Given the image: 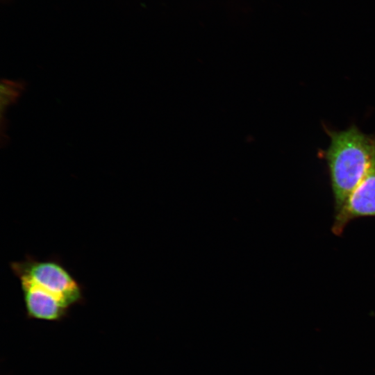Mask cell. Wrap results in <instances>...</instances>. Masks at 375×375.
<instances>
[{"mask_svg": "<svg viewBox=\"0 0 375 375\" xmlns=\"http://www.w3.org/2000/svg\"><path fill=\"white\" fill-rule=\"evenodd\" d=\"M18 279L28 318L56 322L84 300L83 285L57 257L26 255L10 263Z\"/></svg>", "mask_w": 375, "mask_h": 375, "instance_id": "cell-1", "label": "cell"}, {"mask_svg": "<svg viewBox=\"0 0 375 375\" xmlns=\"http://www.w3.org/2000/svg\"><path fill=\"white\" fill-rule=\"evenodd\" d=\"M330 144L326 160L335 212L375 166V137L352 125L342 131L327 130Z\"/></svg>", "mask_w": 375, "mask_h": 375, "instance_id": "cell-2", "label": "cell"}, {"mask_svg": "<svg viewBox=\"0 0 375 375\" xmlns=\"http://www.w3.org/2000/svg\"><path fill=\"white\" fill-rule=\"evenodd\" d=\"M375 217V166L335 212L332 231L340 235L353 219Z\"/></svg>", "mask_w": 375, "mask_h": 375, "instance_id": "cell-3", "label": "cell"}, {"mask_svg": "<svg viewBox=\"0 0 375 375\" xmlns=\"http://www.w3.org/2000/svg\"><path fill=\"white\" fill-rule=\"evenodd\" d=\"M24 85L22 82L3 80L1 83V112L15 102Z\"/></svg>", "mask_w": 375, "mask_h": 375, "instance_id": "cell-4", "label": "cell"}]
</instances>
